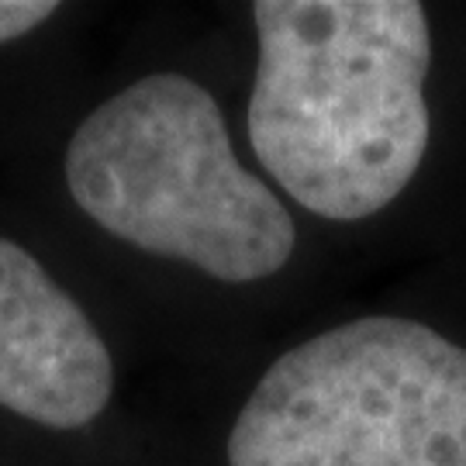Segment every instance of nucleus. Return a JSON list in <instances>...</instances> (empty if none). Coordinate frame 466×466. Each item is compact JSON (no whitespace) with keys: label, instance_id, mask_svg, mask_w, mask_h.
Returning a JSON list of instances; mask_svg holds the SVG:
<instances>
[{"label":"nucleus","instance_id":"obj_1","mask_svg":"<svg viewBox=\"0 0 466 466\" xmlns=\"http://www.w3.org/2000/svg\"><path fill=\"white\" fill-rule=\"evenodd\" d=\"M249 142L269 177L329 221L383 211L429 149L432 35L415 0H259Z\"/></svg>","mask_w":466,"mask_h":466},{"label":"nucleus","instance_id":"obj_5","mask_svg":"<svg viewBox=\"0 0 466 466\" xmlns=\"http://www.w3.org/2000/svg\"><path fill=\"white\" fill-rule=\"evenodd\" d=\"M59 11L56 0H0V46L35 32Z\"/></svg>","mask_w":466,"mask_h":466},{"label":"nucleus","instance_id":"obj_3","mask_svg":"<svg viewBox=\"0 0 466 466\" xmlns=\"http://www.w3.org/2000/svg\"><path fill=\"white\" fill-rule=\"evenodd\" d=\"M228 466H466V350L398 315L311 335L252 387Z\"/></svg>","mask_w":466,"mask_h":466},{"label":"nucleus","instance_id":"obj_4","mask_svg":"<svg viewBox=\"0 0 466 466\" xmlns=\"http://www.w3.org/2000/svg\"><path fill=\"white\" fill-rule=\"evenodd\" d=\"M115 394V360L84 308L28 249L0 238V408L84 429Z\"/></svg>","mask_w":466,"mask_h":466},{"label":"nucleus","instance_id":"obj_2","mask_svg":"<svg viewBox=\"0 0 466 466\" xmlns=\"http://www.w3.org/2000/svg\"><path fill=\"white\" fill-rule=\"evenodd\" d=\"M66 187L107 235L221 283L267 280L298 249L294 218L238 163L211 90L173 69L84 117L66 146Z\"/></svg>","mask_w":466,"mask_h":466}]
</instances>
